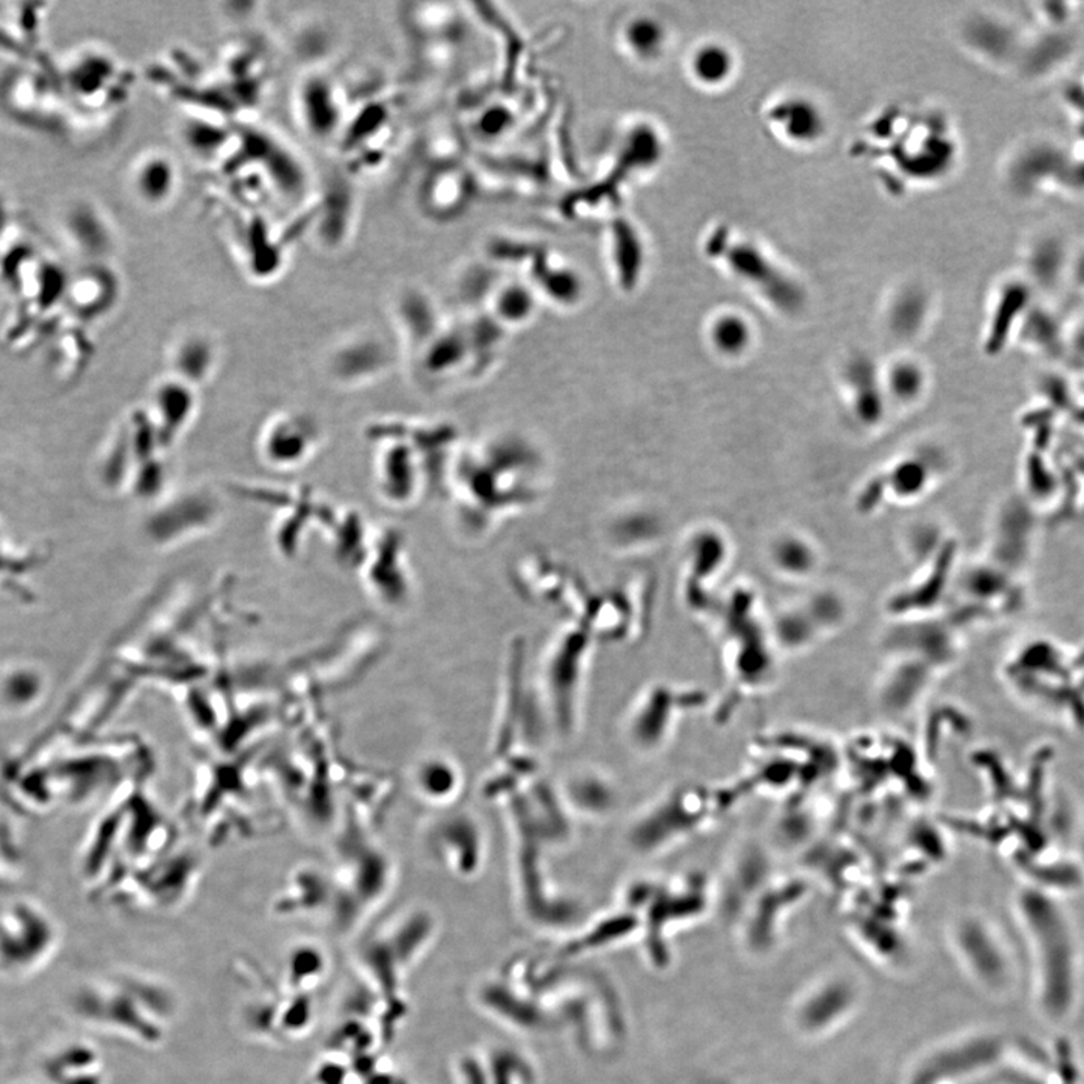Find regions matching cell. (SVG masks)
<instances>
[{"label": "cell", "mask_w": 1084, "mask_h": 1084, "mask_svg": "<svg viewBox=\"0 0 1084 1084\" xmlns=\"http://www.w3.org/2000/svg\"><path fill=\"white\" fill-rule=\"evenodd\" d=\"M2 1060H3V1047L2 1044H0V1062H2Z\"/></svg>", "instance_id": "cell-13"}, {"label": "cell", "mask_w": 1084, "mask_h": 1084, "mask_svg": "<svg viewBox=\"0 0 1084 1084\" xmlns=\"http://www.w3.org/2000/svg\"><path fill=\"white\" fill-rule=\"evenodd\" d=\"M170 160L161 154H151L140 160L135 170V186L140 198L148 203H161L175 185V170Z\"/></svg>", "instance_id": "cell-8"}, {"label": "cell", "mask_w": 1084, "mask_h": 1084, "mask_svg": "<svg viewBox=\"0 0 1084 1084\" xmlns=\"http://www.w3.org/2000/svg\"><path fill=\"white\" fill-rule=\"evenodd\" d=\"M687 68L691 79L699 87L710 89L725 87L736 76V51L721 41L701 42L691 51Z\"/></svg>", "instance_id": "cell-6"}, {"label": "cell", "mask_w": 1084, "mask_h": 1084, "mask_svg": "<svg viewBox=\"0 0 1084 1084\" xmlns=\"http://www.w3.org/2000/svg\"><path fill=\"white\" fill-rule=\"evenodd\" d=\"M964 36L970 47L993 62H1011L1022 55L1017 29L992 17H975L968 21Z\"/></svg>", "instance_id": "cell-5"}, {"label": "cell", "mask_w": 1084, "mask_h": 1084, "mask_svg": "<svg viewBox=\"0 0 1084 1084\" xmlns=\"http://www.w3.org/2000/svg\"><path fill=\"white\" fill-rule=\"evenodd\" d=\"M97 1056L83 1045H71L47 1061L46 1074L53 1084H101Z\"/></svg>", "instance_id": "cell-7"}, {"label": "cell", "mask_w": 1084, "mask_h": 1084, "mask_svg": "<svg viewBox=\"0 0 1084 1084\" xmlns=\"http://www.w3.org/2000/svg\"><path fill=\"white\" fill-rule=\"evenodd\" d=\"M719 252L727 268L737 279L757 288L775 305L792 309L801 303V289L792 276L787 275L772 262L770 256L755 243L738 240L729 243L727 234L721 238Z\"/></svg>", "instance_id": "cell-1"}, {"label": "cell", "mask_w": 1084, "mask_h": 1084, "mask_svg": "<svg viewBox=\"0 0 1084 1084\" xmlns=\"http://www.w3.org/2000/svg\"><path fill=\"white\" fill-rule=\"evenodd\" d=\"M499 311L503 317L522 318L532 311V296L526 287L511 284L503 288L497 298Z\"/></svg>", "instance_id": "cell-12"}, {"label": "cell", "mask_w": 1084, "mask_h": 1084, "mask_svg": "<svg viewBox=\"0 0 1084 1084\" xmlns=\"http://www.w3.org/2000/svg\"><path fill=\"white\" fill-rule=\"evenodd\" d=\"M619 45L635 62L659 61L668 50V26L651 12H634L619 28Z\"/></svg>", "instance_id": "cell-4"}, {"label": "cell", "mask_w": 1084, "mask_h": 1084, "mask_svg": "<svg viewBox=\"0 0 1084 1084\" xmlns=\"http://www.w3.org/2000/svg\"><path fill=\"white\" fill-rule=\"evenodd\" d=\"M926 309L925 293L919 288H906L896 297L894 318L896 326L913 328L924 318Z\"/></svg>", "instance_id": "cell-11"}, {"label": "cell", "mask_w": 1084, "mask_h": 1084, "mask_svg": "<svg viewBox=\"0 0 1084 1084\" xmlns=\"http://www.w3.org/2000/svg\"><path fill=\"white\" fill-rule=\"evenodd\" d=\"M619 156L627 166L639 170H650L659 165L664 157V142L661 136L650 127L633 128L624 135L619 148Z\"/></svg>", "instance_id": "cell-9"}, {"label": "cell", "mask_w": 1084, "mask_h": 1084, "mask_svg": "<svg viewBox=\"0 0 1084 1084\" xmlns=\"http://www.w3.org/2000/svg\"><path fill=\"white\" fill-rule=\"evenodd\" d=\"M55 928L49 917L28 903H16L0 917V962L28 968L49 954Z\"/></svg>", "instance_id": "cell-2"}, {"label": "cell", "mask_w": 1084, "mask_h": 1084, "mask_svg": "<svg viewBox=\"0 0 1084 1084\" xmlns=\"http://www.w3.org/2000/svg\"><path fill=\"white\" fill-rule=\"evenodd\" d=\"M712 336L725 352H740L750 339L749 324L738 315H723L715 323Z\"/></svg>", "instance_id": "cell-10"}, {"label": "cell", "mask_w": 1084, "mask_h": 1084, "mask_svg": "<svg viewBox=\"0 0 1084 1084\" xmlns=\"http://www.w3.org/2000/svg\"><path fill=\"white\" fill-rule=\"evenodd\" d=\"M768 122L784 138L796 147L817 145L827 134L829 121L821 106L814 98L787 96L772 102L767 112Z\"/></svg>", "instance_id": "cell-3"}]
</instances>
